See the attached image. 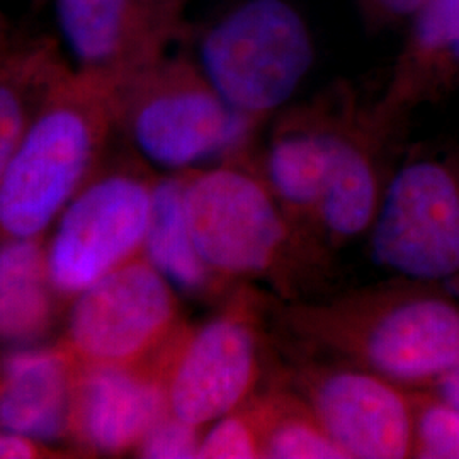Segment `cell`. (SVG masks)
<instances>
[{
	"instance_id": "obj_6",
	"label": "cell",
	"mask_w": 459,
	"mask_h": 459,
	"mask_svg": "<svg viewBox=\"0 0 459 459\" xmlns=\"http://www.w3.org/2000/svg\"><path fill=\"white\" fill-rule=\"evenodd\" d=\"M169 413L203 429L242 407L263 373L255 299L248 295L201 327L179 333L159 359Z\"/></svg>"
},
{
	"instance_id": "obj_3",
	"label": "cell",
	"mask_w": 459,
	"mask_h": 459,
	"mask_svg": "<svg viewBox=\"0 0 459 459\" xmlns=\"http://www.w3.org/2000/svg\"><path fill=\"white\" fill-rule=\"evenodd\" d=\"M305 19L286 0H246L203 34L197 68L235 111L252 119L281 108L312 68Z\"/></svg>"
},
{
	"instance_id": "obj_23",
	"label": "cell",
	"mask_w": 459,
	"mask_h": 459,
	"mask_svg": "<svg viewBox=\"0 0 459 459\" xmlns=\"http://www.w3.org/2000/svg\"><path fill=\"white\" fill-rule=\"evenodd\" d=\"M201 429L182 422L172 413L164 417L148 430L143 441L136 447L138 456L150 459L197 458Z\"/></svg>"
},
{
	"instance_id": "obj_7",
	"label": "cell",
	"mask_w": 459,
	"mask_h": 459,
	"mask_svg": "<svg viewBox=\"0 0 459 459\" xmlns=\"http://www.w3.org/2000/svg\"><path fill=\"white\" fill-rule=\"evenodd\" d=\"M152 186L130 172L85 182L51 227L47 278L56 295L74 298L142 255Z\"/></svg>"
},
{
	"instance_id": "obj_11",
	"label": "cell",
	"mask_w": 459,
	"mask_h": 459,
	"mask_svg": "<svg viewBox=\"0 0 459 459\" xmlns=\"http://www.w3.org/2000/svg\"><path fill=\"white\" fill-rule=\"evenodd\" d=\"M184 0H55V17L77 70L126 83L160 60Z\"/></svg>"
},
{
	"instance_id": "obj_21",
	"label": "cell",
	"mask_w": 459,
	"mask_h": 459,
	"mask_svg": "<svg viewBox=\"0 0 459 459\" xmlns=\"http://www.w3.org/2000/svg\"><path fill=\"white\" fill-rule=\"evenodd\" d=\"M413 48L459 60V0H427L415 13Z\"/></svg>"
},
{
	"instance_id": "obj_12",
	"label": "cell",
	"mask_w": 459,
	"mask_h": 459,
	"mask_svg": "<svg viewBox=\"0 0 459 459\" xmlns=\"http://www.w3.org/2000/svg\"><path fill=\"white\" fill-rule=\"evenodd\" d=\"M167 409L160 362L83 364L77 371L72 434L91 451H136Z\"/></svg>"
},
{
	"instance_id": "obj_10",
	"label": "cell",
	"mask_w": 459,
	"mask_h": 459,
	"mask_svg": "<svg viewBox=\"0 0 459 459\" xmlns=\"http://www.w3.org/2000/svg\"><path fill=\"white\" fill-rule=\"evenodd\" d=\"M392 383L356 366H312L301 373L298 388L347 458H407L413 453L415 413Z\"/></svg>"
},
{
	"instance_id": "obj_25",
	"label": "cell",
	"mask_w": 459,
	"mask_h": 459,
	"mask_svg": "<svg viewBox=\"0 0 459 459\" xmlns=\"http://www.w3.org/2000/svg\"><path fill=\"white\" fill-rule=\"evenodd\" d=\"M41 444L0 427V459H28L39 456Z\"/></svg>"
},
{
	"instance_id": "obj_20",
	"label": "cell",
	"mask_w": 459,
	"mask_h": 459,
	"mask_svg": "<svg viewBox=\"0 0 459 459\" xmlns=\"http://www.w3.org/2000/svg\"><path fill=\"white\" fill-rule=\"evenodd\" d=\"M197 458H264L263 432L254 398L214 420V426L201 437Z\"/></svg>"
},
{
	"instance_id": "obj_28",
	"label": "cell",
	"mask_w": 459,
	"mask_h": 459,
	"mask_svg": "<svg viewBox=\"0 0 459 459\" xmlns=\"http://www.w3.org/2000/svg\"><path fill=\"white\" fill-rule=\"evenodd\" d=\"M9 49V45L5 41V33H4V28H2V21H0V56Z\"/></svg>"
},
{
	"instance_id": "obj_5",
	"label": "cell",
	"mask_w": 459,
	"mask_h": 459,
	"mask_svg": "<svg viewBox=\"0 0 459 459\" xmlns=\"http://www.w3.org/2000/svg\"><path fill=\"white\" fill-rule=\"evenodd\" d=\"M182 178L191 235L214 276H264L286 261L290 230L267 182L233 165Z\"/></svg>"
},
{
	"instance_id": "obj_14",
	"label": "cell",
	"mask_w": 459,
	"mask_h": 459,
	"mask_svg": "<svg viewBox=\"0 0 459 459\" xmlns=\"http://www.w3.org/2000/svg\"><path fill=\"white\" fill-rule=\"evenodd\" d=\"M142 255L174 290L201 293L216 278L201 259L184 208V178L152 186V210Z\"/></svg>"
},
{
	"instance_id": "obj_27",
	"label": "cell",
	"mask_w": 459,
	"mask_h": 459,
	"mask_svg": "<svg viewBox=\"0 0 459 459\" xmlns=\"http://www.w3.org/2000/svg\"><path fill=\"white\" fill-rule=\"evenodd\" d=\"M381 11L394 16L415 14L427 0H373Z\"/></svg>"
},
{
	"instance_id": "obj_18",
	"label": "cell",
	"mask_w": 459,
	"mask_h": 459,
	"mask_svg": "<svg viewBox=\"0 0 459 459\" xmlns=\"http://www.w3.org/2000/svg\"><path fill=\"white\" fill-rule=\"evenodd\" d=\"M264 458L347 459L301 396L273 392L254 398Z\"/></svg>"
},
{
	"instance_id": "obj_9",
	"label": "cell",
	"mask_w": 459,
	"mask_h": 459,
	"mask_svg": "<svg viewBox=\"0 0 459 459\" xmlns=\"http://www.w3.org/2000/svg\"><path fill=\"white\" fill-rule=\"evenodd\" d=\"M373 257L383 267L419 279L459 271V187L437 164L402 169L375 218Z\"/></svg>"
},
{
	"instance_id": "obj_17",
	"label": "cell",
	"mask_w": 459,
	"mask_h": 459,
	"mask_svg": "<svg viewBox=\"0 0 459 459\" xmlns=\"http://www.w3.org/2000/svg\"><path fill=\"white\" fill-rule=\"evenodd\" d=\"M330 134L322 130H291L278 136L267 152V186L296 216L316 214L327 176Z\"/></svg>"
},
{
	"instance_id": "obj_4",
	"label": "cell",
	"mask_w": 459,
	"mask_h": 459,
	"mask_svg": "<svg viewBox=\"0 0 459 459\" xmlns=\"http://www.w3.org/2000/svg\"><path fill=\"white\" fill-rule=\"evenodd\" d=\"M121 117L148 162L186 172L235 152L254 121L220 98L197 66L162 58L123 85Z\"/></svg>"
},
{
	"instance_id": "obj_22",
	"label": "cell",
	"mask_w": 459,
	"mask_h": 459,
	"mask_svg": "<svg viewBox=\"0 0 459 459\" xmlns=\"http://www.w3.org/2000/svg\"><path fill=\"white\" fill-rule=\"evenodd\" d=\"M413 453L420 458H459V411L427 403L415 415Z\"/></svg>"
},
{
	"instance_id": "obj_1",
	"label": "cell",
	"mask_w": 459,
	"mask_h": 459,
	"mask_svg": "<svg viewBox=\"0 0 459 459\" xmlns=\"http://www.w3.org/2000/svg\"><path fill=\"white\" fill-rule=\"evenodd\" d=\"M125 83L68 70L53 83L0 181V233L39 238L65 210L119 119Z\"/></svg>"
},
{
	"instance_id": "obj_24",
	"label": "cell",
	"mask_w": 459,
	"mask_h": 459,
	"mask_svg": "<svg viewBox=\"0 0 459 459\" xmlns=\"http://www.w3.org/2000/svg\"><path fill=\"white\" fill-rule=\"evenodd\" d=\"M47 278V250L39 238L4 237L0 242V288Z\"/></svg>"
},
{
	"instance_id": "obj_13",
	"label": "cell",
	"mask_w": 459,
	"mask_h": 459,
	"mask_svg": "<svg viewBox=\"0 0 459 459\" xmlns=\"http://www.w3.org/2000/svg\"><path fill=\"white\" fill-rule=\"evenodd\" d=\"M75 377L64 349L16 347L0 369V427L41 446L62 441L72 434Z\"/></svg>"
},
{
	"instance_id": "obj_16",
	"label": "cell",
	"mask_w": 459,
	"mask_h": 459,
	"mask_svg": "<svg viewBox=\"0 0 459 459\" xmlns=\"http://www.w3.org/2000/svg\"><path fill=\"white\" fill-rule=\"evenodd\" d=\"M377 213V182L368 153L342 134H330V157L316 214L328 233L347 240L361 235Z\"/></svg>"
},
{
	"instance_id": "obj_2",
	"label": "cell",
	"mask_w": 459,
	"mask_h": 459,
	"mask_svg": "<svg viewBox=\"0 0 459 459\" xmlns=\"http://www.w3.org/2000/svg\"><path fill=\"white\" fill-rule=\"evenodd\" d=\"M299 337L390 381L419 383L459 361V312L424 296H354L288 313Z\"/></svg>"
},
{
	"instance_id": "obj_15",
	"label": "cell",
	"mask_w": 459,
	"mask_h": 459,
	"mask_svg": "<svg viewBox=\"0 0 459 459\" xmlns=\"http://www.w3.org/2000/svg\"><path fill=\"white\" fill-rule=\"evenodd\" d=\"M66 68L51 41L0 56V181L49 89Z\"/></svg>"
},
{
	"instance_id": "obj_26",
	"label": "cell",
	"mask_w": 459,
	"mask_h": 459,
	"mask_svg": "<svg viewBox=\"0 0 459 459\" xmlns=\"http://www.w3.org/2000/svg\"><path fill=\"white\" fill-rule=\"evenodd\" d=\"M441 394L446 403L459 411V361L455 362L441 377Z\"/></svg>"
},
{
	"instance_id": "obj_19",
	"label": "cell",
	"mask_w": 459,
	"mask_h": 459,
	"mask_svg": "<svg viewBox=\"0 0 459 459\" xmlns=\"http://www.w3.org/2000/svg\"><path fill=\"white\" fill-rule=\"evenodd\" d=\"M53 290L48 281L0 288V344L31 345L51 325Z\"/></svg>"
},
{
	"instance_id": "obj_8",
	"label": "cell",
	"mask_w": 459,
	"mask_h": 459,
	"mask_svg": "<svg viewBox=\"0 0 459 459\" xmlns=\"http://www.w3.org/2000/svg\"><path fill=\"white\" fill-rule=\"evenodd\" d=\"M178 330L174 286L138 255L74 296L66 342L82 364H142L160 354Z\"/></svg>"
}]
</instances>
